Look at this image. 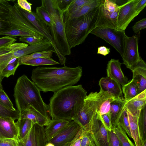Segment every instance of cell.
Listing matches in <instances>:
<instances>
[{
	"instance_id": "obj_1",
	"label": "cell",
	"mask_w": 146,
	"mask_h": 146,
	"mask_svg": "<svg viewBox=\"0 0 146 146\" xmlns=\"http://www.w3.org/2000/svg\"><path fill=\"white\" fill-rule=\"evenodd\" d=\"M82 68L38 67L32 71V82L44 92H55L79 82L82 75Z\"/></svg>"
},
{
	"instance_id": "obj_2",
	"label": "cell",
	"mask_w": 146,
	"mask_h": 146,
	"mask_svg": "<svg viewBox=\"0 0 146 146\" xmlns=\"http://www.w3.org/2000/svg\"><path fill=\"white\" fill-rule=\"evenodd\" d=\"M87 93L81 84L66 86L54 92L48 105L52 119L73 121L83 107Z\"/></svg>"
},
{
	"instance_id": "obj_3",
	"label": "cell",
	"mask_w": 146,
	"mask_h": 146,
	"mask_svg": "<svg viewBox=\"0 0 146 146\" xmlns=\"http://www.w3.org/2000/svg\"><path fill=\"white\" fill-rule=\"evenodd\" d=\"M14 91L15 103L20 115L31 106L51 120L48 105L43 101L40 90L26 75H23L17 79Z\"/></svg>"
},
{
	"instance_id": "obj_4",
	"label": "cell",
	"mask_w": 146,
	"mask_h": 146,
	"mask_svg": "<svg viewBox=\"0 0 146 146\" xmlns=\"http://www.w3.org/2000/svg\"><path fill=\"white\" fill-rule=\"evenodd\" d=\"M98 6L83 17L64 20L67 40L70 49L84 42L96 27Z\"/></svg>"
},
{
	"instance_id": "obj_5",
	"label": "cell",
	"mask_w": 146,
	"mask_h": 146,
	"mask_svg": "<svg viewBox=\"0 0 146 146\" xmlns=\"http://www.w3.org/2000/svg\"><path fill=\"white\" fill-rule=\"evenodd\" d=\"M41 6L48 12L54 21L49 29L53 42L60 53L65 56L71 52L66 36L64 20V13H60L53 6L51 0H41Z\"/></svg>"
},
{
	"instance_id": "obj_6",
	"label": "cell",
	"mask_w": 146,
	"mask_h": 146,
	"mask_svg": "<svg viewBox=\"0 0 146 146\" xmlns=\"http://www.w3.org/2000/svg\"><path fill=\"white\" fill-rule=\"evenodd\" d=\"M110 44L121 57L124 53L127 36L124 31L106 27H96L90 33Z\"/></svg>"
},
{
	"instance_id": "obj_7",
	"label": "cell",
	"mask_w": 146,
	"mask_h": 146,
	"mask_svg": "<svg viewBox=\"0 0 146 146\" xmlns=\"http://www.w3.org/2000/svg\"><path fill=\"white\" fill-rule=\"evenodd\" d=\"M84 131L74 121L68 124L54 137L47 142L54 146H70L82 135Z\"/></svg>"
},
{
	"instance_id": "obj_8",
	"label": "cell",
	"mask_w": 146,
	"mask_h": 146,
	"mask_svg": "<svg viewBox=\"0 0 146 146\" xmlns=\"http://www.w3.org/2000/svg\"><path fill=\"white\" fill-rule=\"evenodd\" d=\"M6 20L11 26V29H17L35 34L38 37H44L21 12L17 3L13 6L11 5L9 15Z\"/></svg>"
},
{
	"instance_id": "obj_9",
	"label": "cell",
	"mask_w": 146,
	"mask_h": 146,
	"mask_svg": "<svg viewBox=\"0 0 146 146\" xmlns=\"http://www.w3.org/2000/svg\"><path fill=\"white\" fill-rule=\"evenodd\" d=\"M96 112L95 106L90 93L84 99L82 109L73 121L77 123L83 130L89 132Z\"/></svg>"
},
{
	"instance_id": "obj_10",
	"label": "cell",
	"mask_w": 146,
	"mask_h": 146,
	"mask_svg": "<svg viewBox=\"0 0 146 146\" xmlns=\"http://www.w3.org/2000/svg\"><path fill=\"white\" fill-rule=\"evenodd\" d=\"M138 40V36L137 35L127 36L124 53L122 57L123 63L131 71L141 58L139 52Z\"/></svg>"
},
{
	"instance_id": "obj_11",
	"label": "cell",
	"mask_w": 146,
	"mask_h": 146,
	"mask_svg": "<svg viewBox=\"0 0 146 146\" xmlns=\"http://www.w3.org/2000/svg\"><path fill=\"white\" fill-rule=\"evenodd\" d=\"M94 146H109L108 131L96 112L94 116L89 132Z\"/></svg>"
},
{
	"instance_id": "obj_12",
	"label": "cell",
	"mask_w": 146,
	"mask_h": 146,
	"mask_svg": "<svg viewBox=\"0 0 146 146\" xmlns=\"http://www.w3.org/2000/svg\"><path fill=\"white\" fill-rule=\"evenodd\" d=\"M47 143L44 126L35 124L26 135L20 139L19 146H45Z\"/></svg>"
},
{
	"instance_id": "obj_13",
	"label": "cell",
	"mask_w": 146,
	"mask_h": 146,
	"mask_svg": "<svg viewBox=\"0 0 146 146\" xmlns=\"http://www.w3.org/2000/svg\"><path fill=\"white\" fill-rule=\"evenodd\" d=\"M28 46L27 43L14 42L0 47V73L14 58L21 57L18 50Z\"/></svg>"
},
{
	"instance_id": "obj_14",
	"label": "cell",
	"mask_w": 146,
	"mask_h": 146,
	"mask_svg": "<svg viewBox=\"0 0 146 146\" xmlns=\"http://www.w3.org/2000/svg\"><path fill=\"white\" fill-rule=\"evenodd\" d=\"M138 0H127L122 5L117 16V30L125 31L131 21L138 15L134 7Z\"/></svg>"
},
{
	"instance_id": "obj_15",
	"label": "cell",
	"mask_w": 146,
	"mask_h": 146,
	"mask_svg": "<svg viewBox=\"0 0 146 146\" xmlns=\"http://www.w3.org/2000/svg\"><path fill=\"white\" fill-rule=\"evenodd\" d=\"M102 1L98 6L96 27L109 28L117 30V18L120 9L114 12H109L104 7Z\"/></svg>"
},
{
	"instance_id": "obj_16",
	"label": "cell",
	"mask_w": 146,
	"mask_h": 146,
	"mask_svg": "<svg viewBox=\"0 0 146 146\" xmlns=\"http://www.w3.org/2000/svg\"><path fill=\"white\" fill-rule=\"evenodd\" d=\"M94 103L96 113L101 115L110 112V104L115 98L104 92H91Z\"/></svg>"
},
{
	"instance_id": "obj_17",
	"label": "cell",
	"mask_w": 146,
	"mask_h": 146,
	"mask_svg": "<svg viewBox=\"0 0 146 146\" xmlns=\"http://www.w3.org/2000/svg\"><path fill=\"white\" fill-rule=\"evenodd\" d=\"M121 64L119 60L111 59L107 64L106 70L108 77L114 80L122 86L128 83L129 81L122 71Z\"/></svg>"
},
{
	"instance_id": "obj_18",
	"label": "cell",
	"mask_w": 146,
	"mask_h": 146,
	"mask_svg": "<svg viewBox=\"0 0 146 146\" xmlns=\"http://www.w3.org/2000/svg\"><path fill=\"white\" fill-rule=\"evenodd\" d=\"M15 120L11 117H0V133L3 137L19 139V131Z\"/></svg>"
},
{
	"instance_id": "obj_19",
	"label": "cell",
	"mask_w": 146,
	"mask_h": 146,
	"mask_svg": "<svg viewBox=\"0 0 146 146\" xmlns=\"http://www.w3.org/2000/svg\"><path fill=\"white\" fill-rule=\"evenodd\" d=\"M146 90L137 96L126 101L125 106L127 111L132 115L139 114L146 106Z\"/></svg>"
},
{
	"instance_id": "obj_20",
	"label": "cell",
	"mask_w": 146,
	"mask_h": 146,
	"mask_svg": "<svg viewBox=\"0 0 146 146\" xmlns=\"http://www.w3.org/2000/svg\"><path fill=\"white\" fill-rule=\"evenodd\" d=\"M99 85L100 91L106 92L117 98L122 97L121 85L114 80L109 77L102 78Z\"/></svg>"
},
{
	"instance_id": "obj_21",
	"label": "cell",
	"mask_w": 146,
	"mask_h": 146,
	"mask_svg": "<svg viewBox=\"0 0 146 146\" xmlns=\"http://www.w3.org/2000/svg\"><path fill=\"white\" fill-rule=\"evenodd\" d=\"M132 71L133 74L132 80L137 85L140 93L146 89V65L142 58Z\"/></svg>"
},
{
	"instance_id": "obj_22",
	"label": "cell",
	"mask_w": 146,
	"mask_h": 146,
	"mask_svg": "<svg viewBox=\"0 0 146 146\" xmlns=\"http://www.w3.org/2000/svg\"><path fill=\"white\" fill-rule=\"evenodd\" d=\"M19 119H27L34 124L46 126L50 121L31 106L23 111L20 115Z\"/></svg>"
},
{
	"instance_id": "obj_23",
	"label": "cell",
	"mask_w": 146,
	"mask_h": 146,
	"mask_svg": "<svg viewBox=\"0 0 146 146\" xmlns=\"http://www.w3.org/2000/svg\"><path fill=\"white\" fill-rule=\"evenodd\" d=\"M70 121L64 119H52L44 128L47 142L65 127Z\"/></svg>"
},
{
	"instance_id": "obj_24",
	"label": "cell",
	"mask_w": 146,
	"mask_h": 146,
	"mask_svg": "<svg viewBox=\"0 0 146 146\" xmlns=\"http://www.w3.org/2000/svg\"><path fill=\"white\" fill-rule=\"evenodd\" d=\"M125 102L122 97L115 98L110 104V112L112 129L117 124L119 118L125 108Z\"/></svg>"
},
{
	"instance_id": "obj_25",
	"label": "cell",
	"mask_w": 146,
	"mask_h": 146,
	"mask_svg": "<svg viewBox=\"0 0 146 146\" xmlns=\"http://www.w3.org/2000/svg\"><path fill=\"white\" fill-rule=\"evenodd\" d=\"M127 113L131 137L134 141L135 146H146V142L144 143L142 140L138 126L139 114L133 115Z\"/></svg>"
},
{
	"instance_id": "obj_26",
	"label": "cell",
	"mask_w": 146,
	"mask_h": 146,
	"mask_svg": "<svg viewBox=\"0 0 146 146\" xmlns=\"http://www.w3.org/2000/svg\"><path fill=\"white\" fill-rule=\"evenodd\" d=\"M102 0H93L78 9L71 14L64 15V20L71 19L83 17L98 7Z\"/></svg>"
},
{
	"instance_id": "obj_27",
	"label": "cell",
	"mask_w": 146,
	"mask_h": 146,
	"mask_svg": "<svg viewBox=\"0 0 146 146\" xmlns=\"http://www.w3.org/2000/svg\"><path fill=\"white\" fill-rule=\"evenodd\" d=\"M124 99L127 101L139 94L138 86L136 82L132 80L126 85L122 86Z\"/></svg>"
},
{
	"instance_id": "obj_28",
	"label": "cell",
	"mask_w": 146,
	"mask_h": 146,
	"mask_svg": "<svg viewBox=\"0 0 146 146\" xmlns=\"http://www.w3.org/2000/svg\"><path fill=\"white\" fill-rule=\"evenodd\" d=\"M53 52V50H48L37 52L19 58L20 65L29 60L40 58H51Z\"/></svg>"
},
{
	"instance_id": "obj_29",
	"label": "cell",
	"mask_w": 146,
	"mask_h": 146,
	"mask_svg": "<svg viewBox=\"0 0 146 146\" xmlns=\"http://www.w3.org/2000/svg\"><path fill=\"white\" fill-rule=\"evenodd\" d=\"M15 122L19 129V139L26 135L35 124L31 120L27 119H19Z\"/></svg>"
},
{
	"instance_id": "obj_30",
	"label": "cell",
	"mask_w": 146,
	"mask_h": 146,
	"mask_svg": "<svg viewBox=\"0 0 146 146\" xmlns=\"http://www.w3.org/2000/svg\"><path fill=\"white\" fill-rule=\"evenodd\" d=\"M113 129L118 138L121 146H135L119 124Z\"/></svg>"
},
{
	"instance_id": "obj_31",
	"label": "cell",
	"mask_w": 146,
	"mask_h": 146,
	"mask_svg": "<svg viewBox=\"0 0 146 146\" xmlns=\"http://www.w3.org/2000/svg\"><path fill=\"white\" fill-rule=\"evenodd\" d=\"M51 58H40L29 60L22 64L32 66L52 65L60 64Z\"/></svg>"
},
{
	"instance_id": "obj_32",
	"label": "cell",
	"mask_w": 146,
	"mask_h": 146,
	"mask_svg": "<svg viewBox=\"0 0 146 146\" xmlns=\"http://www.w3.org/2000/svg\"><path fill=\"white\" fill-rule=\"evenodd\" d=\"M138 126L141 135L144 143L146 142V106L142 110L139 116Z\"/></svg>"
},
{
	"instance_id": "obj_33",
	"label": "cell",
	"mask_w": 146,
	"mask_h": 146,
	"mask_svg": "<svg viewBox=\"0 0 146 146\" xmlns=\"http://www.w3.org/2000/svg\"><path fill=\"white\" fill-rule=\"evenodd\" d=\"M35 13L48 28L53 24L54 21L51 18L48 12L42 6L37 7Z\"/></svg>"
},
{
	"instance_id": "obj_34",
	"label": "cell",
	"mask_w": 146,
	"mask_h": 146,
	"mask_svg": "<svg viewBox=\"0 0 146 146\" xmlns=\"http://www.w3.org/2000/svg\"><path fill=\"white\" fill-rule=\"evenodd\" d=\"M119 124L128 136L132 138L129 120L128 113L125 108L124 109L118 120Z\"/></svg>"
},
{
	"instance_id": "obj_35",
	"label": "cell",
	"mask_w": 146,
	"mask_h": 146,
	"mask_svg": "<svg viewBox=\"0 0 146 146\" xmlns=\"http://www.w3.org/2000/svg\"><path fill=\"white\" fill-rule=\"evenodd\" d=\"M54 8L60 13H64L73 0H51Z\"/></svg>"
},
{
	"instance_id": "obj_36",
	"label": "cell",
	"mask_w": 146,
	"mask_h": 146,
	"mask_svg": "<svg viewBox=\"0 0 146 146\" xmlns=\"http://www.w3.org/2000/svg\"><path fill=\"white\" fill-rule=\"evenodd\" d=\"M0 117H11L15 120H18L20 117L19 112L17 109L11 110L0 104Z\"/></svg>"
},
{
	"instance_id": "obj_37",
	"label": "cell",
	"mask_w": 146,
	"mask_h": 146,
	"mask_svg": "<svg viewBox=\"0 0 146 146\" xmlns=\"http://www.w3.org/2000/svg\"><path fill=\"white\" fill-rule=\"evenodd\" d=\"M20 65L19 58L14 62L9 64L3 69L2 72L3 77L8 78L12 75H14L18 66Z\"/></svg>"
},
{
	"instance_id": "obj_38",
	"label": "cell",
	"mask_w": 146,
	"mask_h": 146,
	"mask_svg": "<svg viewBox=\"0 0 146 146\" xmlns=\"http://www.w3.org/2000/svg\"><path fill=\"white\" fill-rule=\"evenodd\" d=\"M7 0H0V19L6 20L10 13L11 6L9 1Z\"/></svg>"
},
{
	"instance_id": "obj_39",
	"label": "cell",
	"mask_w": 146,
	"mask_h": 146,
	"mask_svg": "<svg viewBox=\"0 0 146 146\" xmlns=\"http://www.w3.org/2000/svg\"><path fill=\"white\" fill-rule=\"evenodd\" d=\"M93 0H73L64 15H69L75 10Z\"/></svg>"
},
{
	"instance_id": "obj_40",
	"label": "cell",
	"mask_w": 146,
	"mask_h": 146,
	"mask_svg": "<svg viewBox=\"0 0 146 146\" xmlns=\"http://www.w3.org/2000/svg\"><path fill=\"white\" fill-rule=\"evenodd\" d=\"M0 104L11 110H16L7 95L3 89L0 90Z\"/></svg>"
},
{
	"instance_id": "obj_41",
	"label": "cell",
	"mask_w": 146,
	"mask_h": 146,
	"mask_svg": "<svg viewBox=\"0 0 146 146\" xmlns=\"http://www.w3.org/2000/svg\"><path fill=\"white\" fill-rule=\"evenodd\" d=\"M6 35L11 37L13 36H35V35L17 29H11L1 33L0 35Z\"/></svg>"
},
{
	"instance_id": "obj_42",
	"label": "cell",
	"mask_w": 146,
	"mask_h": 146,
	"mask_svg": "<svg viewBox=\"0 0 146 146\" xmlns=\"http://www.w3.org/2000/svg\"><path fill=\"white\" fill-rule=\"evenodd\" d=\"M102 3L104 8L111 13L118 11L122 6H119L114 0H102Z\"/></svg>"
},
{
	"instance_id": "obj_43",
	"label": "cell",
	"mask_w": 146,
	"mask_h": 146,
	"mask_svg": "<svg viewBox=\"0 0 146 146\" xmlns=\"http://www.w3.org/2000/svg\"><path fill=\"white\" fill-rule=\"evenodd\" d=\"M43 39V37L35 36H21L19 38L20 41L27 43L30 45L37 44L42 41Z\"/></svg>"
},
{
	"instance_id": "obj_44",
	"label": "cell",
	"mask_w": 146,
	"mask_h": 146,
	"mask_svg": "<svg viewBox=\"0 0 146 146\" xmlns=\"http://www.w3.org/2000/svg\"><path fill=\"white\" fill-rule=\"evenodd\" d=\"M109 146H121L118 138L112 129L110 131H108Z\"/></svg>"
},
{
	"instance_id": "obj_45",
	"label": "cell",
	"mask_w": 146,
	"mask_h": 146,
	"mask_svg": "<svg viewBox=\"0 0 146 146\" xmlns=\"http://www.w3.org/2000/svg\"><path fill=\"white\" fill-rule=\"evenodd\" d=\"M20 139L0 137V146H19Z\"/></svg>"
},
{
	"instance_id": "obj_46",
	"label": "cell",
	"mask_w": 146,
	"mask_h": 146,
	"mask_svg": "<svg viewBox=\"0 0 146 146\" xmlns=\"http://www.w3.org/2000/svg\"><path fill=\"white\" fill-rule=\"evenodd\" d=\"M101 120L105 127L108 131H110L112 129L110 113V112L107 113L100 115Z\"/></svg>"
},
{
	"instance_id": "obj_47",
	"label": "cell",
	"mask_w": 146,
	"mask_h": 146,
	"mask_svg": "<svg viewBox=\"0 0 146 146\" xmlns=\"http://www.w3.org/2000/svg\"><path fill=\"white\" fill-rule=\"evenodd\" d=\"M146 28V18H143L136 22L132 27V30L135 33H137Z\"/></svg>"
},
{
	"instance_id": "obj_48",
	"label": "cell",
	"mask_w": 146,
	"mask_h": 146,
	"mask_svg": "<svg viewBox=\"0 0 146 146\" xmlns=\"http://www.w3.org/2000/svg\"><path fill=\"white\" fill-rule=\"evenodd\" d=\"M80 146H94L89 132L84 131L82 138Z\"/></svg>"
},
{
	"instance_id": "obj_49",
	"label": "cell",
	"mask_w": 146,
	"mask_h": 146,
	"mask_svg": "<svg viewBox=\"0 0 146 146\" xmlns=\"http://www.w3.org/2000/svg\"><path fill=\"white\" fill-rule=\"evenodd\" d=\"M17 39L12 37L6 35L0 38V47L12 44Z\"/></svg>"
},
{
	"instance_id": "obj_50",
	"label": "cell",
	"mask_w": 146,
	"mask_h": 146,
	"mask_svg": "<svg viewBox=\"0 0 146 146\" xmlns=\"http://www.w3.org/2000/svg\"><path fill=\"white\" fill-rule=\"evenodd\" d=\"M18 6L21 8L29 12L32 11V4L26 0H18L17 3Z\"/></svg>"
},
{
	"instance_id": "obj_51",
	"label": "cell",
	"mask_w": 146,
	"mask_h": 146,
	"mask_svg": "<svg viewBox=\"0 0 146 146\" xmlns=\"http://www.w3.org/2000/svg\"><path fill=\"white\" fill-rule=\"evenodd\" d=\"M11 29V26L6 20L0 19V34Z\"/></svg>"
},
{
	"instance_id": "obj_52",
	"label": "cell",
	"mask_w": 146,
	"mask_h": 146,
	"mask_svg": "<svg viewBox=\"0 0 146 146\" xmlns=\"http://www.w3.org/2000/svg\"><path fill=\"white\" fill-rule=\"evenodd\" d=\"M146 0H138L134 7L136 13L138 15L145 7Z\"/></svg>"
},
{
	"instance_id": "obj_53",
	"label": "cell",
	"mask_w": 146,
	"mask_h": 146,
	"mask_svg": "<svg viewBox=\"0 0 146 146\" xmlns=\"http://www.w3.org/2000/svg\"><path fill=\"white\" fill-rule=\"evenodd\" d=\"M110 49L105 46H101L98 48L97 54L106 56L110 52Z\"/></svg>"
},
{
	"instance_id": "obj_54",
	"label": "cell",
	"mask_w": 146,
	"mask_h": 146,
	"mask_svg": "<svg viewBox=\"0 0 146 146\" xmlns=\"http://www.w3.org/2000/svg\"><path fill=\"white\" fill-rule=\"evenodd\" d=\"M82 135L75 141L71 146H80L81 142Z\"/></svg>"
},
{
	"instance_id": "obj_55",
	"label": "cell",
	"mask_w": 146,
	"mask_h": 146,
	"mask_svg": "<svg viewBox=\"0 0 146 146\" xmlns=\"http://www.w3.org/2000/svg\"><path fill=\"white\" fill-rule=\"evenodd\" d=\"M45 146H54V145L50 142H47Z\"/></svg>"
},
{
	"instance_id": "obj_56",
	"label": "cell",
	"mask_w": 146,
	"mask_h": 146,
	"mask_svg": "<svg viewBox=\"0 0 146 146\" xmlns=\"http://www.w3.org/2000/svg\"><path fill=\"white\" fill-rule=\"evenodd\" d=\"M3 77L2 76V74L0 73V84H1V82Z\"/></svg>"
},
{
	"instance_id": "obj_57",
	"label": "cell",
	"mask_w": 146,
	"mask_h": 146,
	"mask_svg": "<svg viewBox=\"0 0 146 146\" xmlns=\"http://www.w3.org/2000/svg\"><path fill=\"white\" fill-rule=\"evenodd\" d=\"M3 86L1 84H0V90H3Z\"/></svg>"
},
{
	"instance_id": "obj_58",
	"label": "cell",
	"mask_w": 146,
	"mask_h": 146,
	"mask_svg": "<svg viewBox=\"0 0 146 146\" xmlns=\"http://www.w3.org/2000/svg\"><path fill=\"white\" fill-rule=\"evenodd\" d=\"M0 137H3L0 133Z\"/></svg>"
},
{
	"instance_id": "obj_59",
	"label": "cell",
	"mask_w": 146,
	"mask_h": 146,
	"mask_svg": "<svg viewBox=\"0 0 146 146\" xmlns=\"http://www.w3.org/2000/svg\"><path fill=\"white\" fill-rule=\"evenodd\" d=\"M72 146V145L71 146Z\"/></svg>"
}]
</instances>
